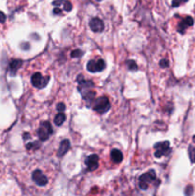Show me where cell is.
I'll return each instance as SVG.
<instances>
[{
	"mask_svg": "<svg viewBox=\"0 0 195 196\" xmlns=\"http://www.w3.org/2000/svg\"><path fill=\"white\" fill-rule=\"evenodd\" d=\"M180 1H183V2H187L188 0H180Z\"/></svg>",
	"mask_w": 195,
	"mask_h": 196,
	"instance_id": "83f0119b",
	"label": "cell"
},
{
	"mask_svg": "<svg viewBox=\"0 0 195 196\" xmlns=\"http://www.w3.org/2000/svg\"><path fill=\"white\" fill-rule=\"evenodd\" d=\"M65 119H66V116L64 113H58L55 118V124L57 125H61L65 122Z\"/></svg>",
	"mask_w": 195,
	"mask_h": 196,
	"instance_id": "5bb4252c",
	"label": "cell"
},
{
	"mask_svg": "<svg viewBox=\"0 0 195 196\" xmlns=\"http://www.w3.org/2000/svg\"><path fill=\"white\" fill-rule=\"evenodd\" d=\"M52 133H53V127H52L51 124L49 122H42L37 131L38 138L41 141H46L49 139Z\"/></svg>",
	"mask_w": 195,
	"mask_h": 196,
	"instance_id": "7a4b0ae2",
	"label": "cell"
},
{
	"mask_svg": "<svg viewBox=\"0 0 195 196\" xmlns=\"http://www.w3.org/2000/svg\"><path fill=\"white\" fill-rule=\"evenodd\" d=\"M180 3H181L180 0H173V1H172V7H179Z\"/></svg>",
	"mask_w": 195,
	"mask_h": 196,
	"instance_id": "484cf974",
	"label": "cell"
},
{
	"mask_svg": "<svg viewBox=\"0 0 195 196\" xmlns=\"http://www.w3.org/2000/svg\"><path fill=\"white\" fill-rule=\"evenodd\" d=\"M123 153L121 152V150L115 148L111 151V159L113 162L121 163L123 161Z\"/></svg>",
	"mask_w": 195,
	"mask_h": 196,
	"instance_id": "4fadbf2b",
	"label": "cell"
},
{
	"mask_svg": "<svg viewBox=\"0 0 195 196\" xmlns=\"http://www.w3.org/2000/svg\"><path fill=\"white\" fill-rule=\"evenodd\" d=\"M6 20V16L4 15V12H0V23H4Z\"/></svg>",
	"mask_w": 195,
	"mask_h": 196,
	"instance_id": "cb8c5ba5",
	"label": "cell"
},
{
	"mask_svg": "<svg viewBox=\"0 0 195 196\" xmlns=\"http://www.w3.org/2000/svg\"><path fill=\"white\" fill-rule=\"evenodd\" d=\"M156 178V174H155V171L154 170H149L148 172L142 174L141 177H140V182L142 183H145V184L148 185L150 182L154 181Z\"/></svg>",
	"mask_w": 195,
	"mask_h": 196,
	"instance_id": "30bf717a",
	"label": "cell"
},
{
	"mask_svg": "<svg viewBox=\"0 0 195 196\" xmlns=\"http://www.w3.org/2000/svg\"><path fill=\"white\" fill-rule=\"evenodd\" d=\"M127 66H128V69L131 70V71H136L138 69V66H137L136 62L134 60H132V59H129L127 61Z\"/></svg>",
	"mask_w": 195,
	"mask_h": 196,
	"instance_id": "9a60e30c",
	"label": "cell"
},
{
	"mask_svg": "<svg viewBox=\"0 0 195 196\" xmlns=\"http://www.w3.org/2000/svg\"><path fill=\"white\" fill-rule=\"evenodd\" d=\"M22 65V60L20 59H12L10 63V71L12 76H15L16 71L20 68Z\"/></svg>",
	"mask_w": 195,
	"mask_h": 196,
	"instance_id": "7c38bea8",
	"label": "cell"
},
{
	"mask_svg": "<svg viewBox=\"0 0 195 196\" xmlns=\"http://www.w3.org/2000/svg\"><path fill=\"white\" fill-rule=\"evenodd\" d=\"M83 55V52L80 49H77V50H74L72 53H71V57L72 58H79L81 57H82Z\"/></svg>",
	"mask_w": 195,
	"mask_h": 196,
	"instance_id": "2e32d148",
	"label": "cell"
},
{
	"mask_svg": "<svg viewBox=\"0 0 195 196\" xmlns=\"http://www.w3.org/2000/svg\"><path fill=\"white\" fill-rule=\"evenodd\" d=\"M54 14L55 15H60L61 14V10L59 8H55L54 9Z\"/></svg>",
	"mask_w": 195,
	"mask_h": 196,
	"instance_id": "4316f807",
	"label": "cell"
},
{
	"mask_svg": "<svg viewBox=\"0 0 195 196\" xmlns=\"http://www.w3.org/2000/svg\"><path fill=\"white\" fill-rule=\"evenodd\" d=\"M97 1H101V0H97Z\"/></svg>",
	"mask_w": 195,
	"mask_h": 196,
	"instance_id": "f1b7e54d",
	"label": "cell"
},
{
	"mask_svg": "<svg viewBox=\"0 0 195 196\" xmlns=\"http://www.w3.org/2000/svg\"><path fill=\"white\" fill-rule=\"evenodd\" d=\"M21 49H22V50H25V51L29 50V49H30V44H29L28 42H23V43L21 44Z\"/></svg>",
	"mask_w": 195,
	"mask_h": 196,
	"instance_id": "603a6c76",
	"label": "cell"
},
{
	"mask_svg": "<svg viewBox=\"0 0 195 196\" xmlns=\"http://www.w3.org/2000/svg\"><path fill=\"white\" fill-rule=\"evenodd\" d=\"M63 8H64V11H66V12H70L72 11L73 9V5L70 1H66V0H64V3H63Z\"/></svg>",
	"mask_w": 195,
	"mask_h": 196,
	"instance_id": "e0dca14e",
	"label": "cell"
},
{
	"mask_svg": "<svg viewBox=\"0 0 195 196\" xmlns=\"http://www.w3.org/2000/svg\"><path fill=\"white\" fill-rule=\"evenodd\" d=\"M168 65H169V62H168V60L167 59H162L161 61H160V66L162 67V68H166Z\"/></svg>",
	"mask_w": 195,
	"mask_h": 196,
	"instance_id": "7402d4cb",
	"label": "cell"
},
{
	"mask_svg": "<svg viewBox=\"0 0 195 196\" xmlns=\"http://www.w3.org/2000/svg\"><path fill=\"white\" fill-rule=\"evenodd\" d=\"M65 108H66V107H65V104L63 102H60L57 105V110L58 111V113H63Z\"/></svg>",
	"mask_w": 195,
	"mask_h": 196,
	"instance_id": "44dd1931",
	"label": "cell"
},
{
	"mask_svg": "<svg viewBox=\"0 0 195 196\" xmlns=\"http://www.w3.org/2000/svg\"><path fill=\"white\" fill-rule=\"evenodd\" d=\"M155 150V157L156 158H161V157L169 154L170 152V147H169V142H157L154 146Z\"/></svg>",
	"mask_w": 195,
	"mask_h": 196,
	"instance_id": "3957f363",
	"label": "cell"
},
{
	"mask_svg": "<svg viewBox=\"0 0 195 196\" xmlns=\"http://www.w3.org/2000/svg\"><path fill=\"white\" fill-rule=\"evenodd\" d=\"M105 68V62L103 59H98V60H90L87 63V70L91 73L96 72H101Z\"/></svg>",
	"mask_w": 195,
	"mask_h": 196,
	"instance_id": "5b68a950",
	"label": "cell"
},
{
	"mask_svg": "<svg viewBox=\"0 0 195 196\" xmlns=\"http://www.w3.org/2000/svg\"><path fill=\"white\" fill-rule=\"evenodd\" d=\"M70 148V142L68 140H63L61 142H60V147L58 148V156L59 157H62L64 156L65 154L67 153V151L69 150Z\"/></svg>",
	"mask_w": 195,
	"mask_h": 196,
	"instance_id": "8fae6325",
	"label": "cell"
},
{
	"mask_svg": "<svg viewBox=\"0 0 195 196\" xmlns=\"http://www.w3.org/2000/svg\"><path fill=\"white\" fill-rule=\"evenodd\" d=\"M85 164L88 167V170L93 171L95 169L98 168L99 166V157L96 154H92L88 156L86 160H85Z\"/></svg>",
	"mask_w": 195,
	"mask_h": 196,
	"instance_id": "52a82bcc",
	"label": "cell"
},
{
	"mask_svg": "<svg viewBox=\"0 0 195 196\" xmlns=\"http://www.w3.org/2000/svg\"><path fill=\"white\" fill-rule=\"evenodd\" d=\"M32 179L35 184L37 186H39V187H44V186L47 185V183H48L47 177L43 174V172L40 170V169H35V170L33 172Z\"/></svg>",
	"mask_w": 195,
	"mask_h": 196,
	"instance_id": "8992f818",
	"label": "cell"
},
{
	"mask_svg": "<svg viewBox=\"0 0 195 196\" xmlns=\"http://www.w3.org/2000/svg\"><path fill=\"white\" fill-rule=\"evenodd\" d=\"M194 23V20L191 16H186L183 20H182L179 25H178V32L179 33H182V34H184L186 29L188 27H189V26H192Z\"/></svg>",
	"mask_w": 195,
	"mask_h": 196,
	"instance_id": "9c48e42d",
	"label": "cell"
},
{
	"mask_svg": "<svg viewBox=\"0 0 195 196\" xmlns=\"http://www.w3.org/2000/svg\"><path fill=\"white\" fill-rule=\"evenodd\" d=\"M188 151H189V158L191 160V162L192 163H195V147H189Z\"/></svg>",
	"mask_w": 195,
	"mask_h": 196,
	"instance_id": "d6986e66",
	"label": "cell"
},
{
	"mask_svg": "<svg viewBox=\"0 0 195 196\" xmlns=\"http://www.w3.org/2000/svg\"><path fill=\"white\" fill-rule=\"evenodd\" d=\"M89 25H90L91 30H92L93 32H96V33L102 32L103 29H104V24H103L102 20H100L98 17H94V18L91 19Z\"/></svg>",
	"mask_w": 195,
	"mask_h": 196,
	"instance_id": "ba28073f",
	"label": "cell"
},
{
	"mask_svg": "<svg viewBox=\"0 0 195 196\" xmlns=\"http://www.w3.org/2000/svg\"><path fill=\"white\" fill-rule=\"evenodd\" d=\"M193 187L192 186H188L185 189V195L186 196H192L193 195Z\"/></svg>",
	"mask_w": 195,
	"mask_h": 196,
	"instance_id": "ffe728a7",
	"label": "cell"
},
{
	"mask_svg": "<svg viewBox=\"0 0 195 196\" xmlns=\"http://www.w3.org/2000/svg\"><path fill=\"white\" fill-rule=\"evenodd\" d=\"M64 3V0H55V1L53 2V5H55V6H59V5H61V4H63Z\"/></svg>",
	"mask_w": 195,
	"mask_h": 196,
	"instance_id": "d4e9b609",
	"label": "cell"
},
{
	"mask_svg": "<svg viewBox=\"0 0 195 196\" xmlns=\"http://www.w3.org/2000/svg\"><path fill=\"white\" fill-rule=\"evenodd\" d=\"M50 80V77H43V76L40 74V73H35L33 76H32V83L35 87L38 88V89H41L43 88L44 86H46L47 82H49Z\"/></svg>",
	"mask_w": 195,
	"mask_h": 196,
	"instance_id": "277c9868",
	"label": "cell"
},
{
	"mask_svg": "<svg viewBox=\"0 0 195 196\" xmlns=\"http://www.w3.org/2000/svg\"><path fill=\"white\" fill-rule=\"evenodd\" d=\"M39 147V142H29L26 146V148L27 149H34V148H37Z\"/></svg>",
	"mask_w": 195,
	"mask_h": 196,
	"instance_id": "ac0fdd59",
	"label": "cell"
},
{
	"mask_svg": "<svg viewBox=\"0 0 195 196\" xmlns=\"http://www.w3.org/2000/svg\"><path fill=\"white\" fill-rule=\"evenodd\" d=\"M93 108L96 112L100 114H103L109 110L110 108V101L107 97H100L96 100Z\"/></svg>",
	"mask_w": 195,
	"mask_h": 196,
	"instance_id": "6da1fadb",
	"label": "cell"
}]
</instances>
